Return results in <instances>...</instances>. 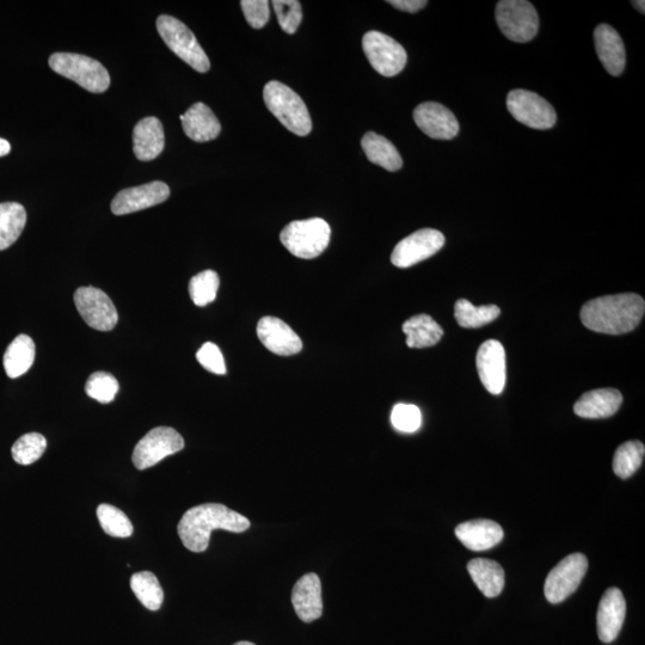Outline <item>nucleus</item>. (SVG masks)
<instances>
[{"mask_svg": "<svg viewBox=\"0 0 645 645\" xmlns=\"http://www.w3.org/2000/svg\"><path fill=\"white\" fill-rule=\"evenodd\" d=\"M644 311V299L638 294H616L589 300L582 306L581 321L595 333L623 335L640 325Z\"/></svg>", "mask_w": 645, "mask_h": 645, "instance_id": "nucleus-1", "label": "nucleus"}, {"mask_svg": "<svg viewBox=\"0 0 645 645\" xmlns=\"http://www.w3.org/2000/svg\"><path fill=\"white\" fill-rule=\"evenodd\" d=\"M249 528L250 521L244 515L220 503H205L184 513L178 522L177 532L189 551L200 554L208 549L212 531L243 533Z\"/></svg>", "mask_w": 645, "mask_h": 645, "instance_id": "nucleus-2", "label": "nucleus"}, {"mask_svg": "<svg viewBox=\"0 0 645 645\" xmlns=\"http://www.w3.org/2000/svg\"><path fill=\"white\" fill-rule=\"evenodd\" d=\"M264 103L276 119L288 131L306 137L312 129V121L306 104L290 86L272 81L264 86Z\"/></svg>", "mask_w": 645, "mask_h": 645, "instance_id": "nucleus-3", "label": "nucleus"}, {"mask_svg": "<svg viewBox=\"0 0 645 645\" xmlns=\"http://www.w3.org/2000/svg\"><path fill=\"white\" fill-rule=\"evenodd\" d=\"M330 226L324 219L312 218L293 221L282 230L284 247L296 257L312 260L324 253L330 242Z\"/></svg>", "mask_w": 645, "mask_h": 645, "instance_id": "nucleus-4", "label": "nucleus"}, {"mask_svg": "<svg viewBox=\"0 0 645 645\" xmlns=\"http://www.w3.org/2000/svg\"><path fill=\"white\" fill-rule=\"evenodd\" d=\"M49 66L58 75L71 79L94 94H102L110 86L106 67L86 55L55 53L49 58Z\"/></svg>", "mask_w": 645, "mask_h": 645, "instance_id": "nucleus-5", "label": "nucleus"}, {"mask_svg": "<svg viewBox=\"0 0 645 645\" xmlns=\"http://www.w3.org/2000/svg\"><path fill=\"white\" fill-rule=\"evenodd\" d=\"M157 29L165 45L184 63L200 73L210 71V59L186 24L175 17L162 15L158 17Z\"/></svg>", "mask_w": 645, "mask_h": 645, "instance_id": "nucleus-6", "label": "nucleus"}, {"mask_svg": "<svg viewBox=\"0 0 645 645\" xmlns=\"http://www.w3.org/2000/svg\"><path fill=\"white\" fill-rule=\"evenodd\" d=\"M495 17L502 34L513 42H530L538 34L537 10L526 0H502L496 5Z\"/></svg>", "mask_w": 645, "mask_h": 645, "instance_id": "nucleus-7", "label": "nucleus"}, {"mask_svg": "<svg viewBox=\"0 0 645 645\" xmlns=\"http://www.w3.org/2000/svg\"><path fill=\"white\" fill-rule=\"evenodd\" d=\"M507 108L516 121L533 129H550L556 125L554 107L536 92L516 89L507 96Z\"/></svg>", "mask_w": 645, "mask_h": 645, "instance_id": "nucleus-8", "label": "nucleus"}, {"mask_svg": "<svg viewBox=\"0 0 645 645\" xmlns=\"http://www.w3.org/2000/svg\"><path fill=\"white\" fill-rule=\"evenodd\" d=\"M184 448V440L174 428L157 427L141 439L133 452V464L138 470L152 468L163 459Z\"/></svg>", "mask_w": 645, "mask_h": 645, "instance_id": "nucleus-9", "label": "nucleus"}, {"mask_svg": "<svg viewBox=\"0 0 645 645\" xmlns=\"http://www.w3.org/2000/svg\"><path fill=\"white\" fill-rule=\"evenodd\" d=\"M368 61L379 75L395 77L407 65L408 54L401 43L380 32H368L362 39Z\"/></svg>", "mask_w": 645, "mask_h": 645, "instance_id": "nucleus-10", "label": "nucleus"}, {"mask_svg": "<svg viewBox=\"0 0 645 645\" xmlns=\"http://www.w3.org/2000/svg\"><path fill=\"white\" fill-rule=\"evenodd\" d=\"M588 569L587 557L571 554L559 562L546 577L544 593L551 604L568 599L579 588Z\"/></svg>", "mask_w": 645, "mask_h": 645, "instance_id": "nucleus-11", "label": "nucleus"}, {"mask_svg": "<svg viewBox=\"0 0 645 645\" xmlns=\"http://www.w3.org/2000/svg\"><path fill=\"white\" fill-rule=\"evenodd\" d=\"M79 315L90 328L112 331L119 322L118 310L106 293L96 287H81L75 293Z\"/></svg>", "mask_w": 645, "mask_h": 645, "instance_id": "nucleus-12", "label": "nucleus"}, {"mask_svg": "<svg viewBox=\"0 0 645 645\" xmlns=\"http://www.w3.org/2000/svg\"><path fill=\"white\" fill-rule=\"evenodd\" d=\"M445 237L438 230L423 229L404 238L392 251L391 262L398 268H409L434 256L444 247Z\"/></svg>", "mask_w": 645, "mask_h": 645, "instance_id": "nucleus-13", "label": "nucleus"}, {"mask_svg": "<svg viewBox=\"0 0 645 645\" xmlns=\"http://www.w3.org/2000/svg\"><path fill=\"white\" fill-rule=\"evenodd\" d=\"M479 378L491 395H500L506 385V352L496 340L485 341L476 358Z\"/></svg>", "mask_w": 645, "mask_h": 645, "instance_id": "nucleus-14", "label": "nucleus"}, {"mask_svg": "<svg viewBox=\"0 0 645 645\" xmlns=\"http://www.w3.org/2000/svg\"><path fill=\"white\" fill-rule=\"evenodd\" d=\"M170 196L168 184L153 181L144 186L121 190L112 202L115 215H126L146 210L167 201Z\"/></svg>", "mask_w": 645, "mask_h": 645, "instance_id": "nucleus-15", "label": "nucleus"}, {"mask_svg": "<svg viewBox=\"0 0 645 645\" xmlns=\"http://www.w3.org/2000/svg\"><path fill=\"white\" fill-rule=\"evenodd\" d=\"M414 120L423 133L435 140H451L459 133L456 115L440 103L420 104L414 110Z\"/></svg>", "mask_w": 645, "mask_h": 645, "instance_id": "nucleus-16", "label": "nucleus"}, {"mask_svg": "<svg viewBox=\"0 0 645 645\" xmlns=\"http://www.w3.org/2000/svg\"><path fill=\"white\" fill-rule=\"evenodd\" d=\"M257 336L263 346L276 355H296L303 349L296 331L279 318L263 317L257 325Z\"/></svg>", "mask_w": 645, "mask_h": 645, "instance_id": "nucleus-17", "label": "nucleus"}, {"mask_svg": "<svg viewBox=\"0 0 645 645\" xmlns=\"http://www.w3.org/2000/svg\"><path fill=\"white\" fill-rule=\"evenodd\" d=\"M626 614V602L618 588H610L601 598L597 625L601 642L612 643L619 636L623 628Z\"/></svg>", "mask_w": 645, "mask_h": 645, "instance_id": "nucleus-18", "label": "nucleus"}, {"mask_svg": "<svg viewBox=\"0 0 645 645\" xmlns=\"http://www.w3.org/2000/svg\"><path fill=\"white\" fill-rule=\"evenodd\" d=\"M292 605L305 623L315 622L323 614L321 580L315 573L300 577L292 591Z\"/></svg>", "mask_w": 645, "mask_h": 645, "instance_id": "nucleus-19", "label": "nucleus"}, {"mask_svg": "<svg viewBox=\"0 0 645 645\" xmlns=\"http://www.w3.org/2000/svg\"><path fill=\"white\" fill-rule=\"evenodd\" d=\"M595 48L601 64L611 76L622 75L626 65V52L622 38L617 30L600 24L594 32Z\"/></svg>", "mask_w": 645, "mask_h": 645, "instance_id": "nucleus-20", "label": "nucleus"}, {"mask_svg": "<svg viewBox=\"0 0 645 645\" xmlns=\"http://www.w3.org/2000/svg\"><path fill=\"white\" fill-rule=\"evenodd\" d=\"M456 536L471 551H485L502 542L505 533L502 527L491 520L463 522L456 528Z\"/></svg>", "mask_w": 645, "mask_h": 645, "instance_id": "nucleus-21", "label": "nucleus"}, {"mask_svg": "<svg viewBox=\"0 0 645 645\" xmlns=\"http://www.w3.org/2000/svg\"><path fill=\"white\" fill-rule=\"evenodd\" d=\"M623 396L616 389H598L585 393L574 405L577 416L583 419H607L617 413Z\"/></svg>", "mask_w": 645, "mask_h": 645, "instance_id": "nucleus-22", "label": "nucleus"}, {"mask_svg": "<svg viewBox=\"0 0 645 645\" xmlns=\"http://www.w3.org/2000/svg\"><path fill=\"white\" fill-rule=\"evenodd\" d=\"M180 119L184 133L196 143H206V141L214 140L218 138L221 132V125L217 116L205 103L193 104L186 113L180 116Z\"/></svg>", "mask_w": 645, "mask_h": 645, "instance_id": "nucleus-23", "label": "nucleus"}, {"mask_svg": "<svg viewBox=\"0 0 645 645\" xmlns=\"http://www.w3.org/2000/svg\"><path fill=\"white\" fill-rule=\"evenodd\" d=\"M164 146V128L157 118H145L134 127L133 150L139 161H153L161 155Z\"/></svg>", "mask_w": 645, "mask_h": 645, "instance_id": "nucleus-24", "label": "nucleus"}, {"mask_svg": "<svg viewBox=\"0 0 645 645\" xmlns=\"http://www.w3.org/2000/svg\"><path fill=\"white\" fill-rule=\"evenodd\" d=\"M468 570L473 582L485 597H499L505 587V571L499 563L476 558L469 562Z\"/></svg>", "mask_w": 645, "mask_h": 645, "instance_id": "nucleus-25", "label": "nucleus"}, {"mask_svg": "<svg viewBox=\"0 0 645 645\" xmlns=\"http://www.w3.org/2000/svg\"><path fill=\"white\" fill-rule=\"evenodd\" d=\"M365 155L373 164L387 171H398L403 167L401 155L391 141L374 132H368L361 140Z\"/></svg>", "mask_w": 645, "mask_h": 645, "instance_id": "nucleus-26", "label": "nucleus"}, {"mask_svg": "<svg viewBox=\"0 0 645 645\" xmlns=\"http://www.w3.org/2000/svg\"><path fill=\"white\" fill-rule=\"evenodd\" d=\"M35 360V343L28 335L17 336L4 354V368L11 379L26 374Z\"/></svg>", "mask_w": 645, "mask_h": 645, "instance_id": "nucleus-27", "label": "nucleus"}, {"mask_svg": "<svg viewBox=\"0 0 645 645\" xmlns=\"http://www.w3.org/2000/svg\"><path fill=\"white\" fill-rule=\"evenodd\" d=\"M403 333L407 335L408 347L419 349L435 346L444 336V330L428 315L408 319L403 324Z\"/></svg>", "mask_w": 645, "mask_h": 645, "instance_id": "nucleus-28", "label": "nucleus"}, {"mask_svg": "<svg viewBox=\"0 0 645 645\" xmlns=\"http://www.w3.org/2000/svg\"><path fill=\"white\" fill-rule=\"evenodd\" d=\"M27 223V212L16 202L0 204V251L8 249L22 235Z\"/></svg>", "mask_w": 645, "mask_h": 645, "instance_id": "nucleus-29", "label": "nucleus"}, {"mask_svg": "<svg viewBox=\"0 0 645 645\" xmlns=\"http://www.w3.org/2000/svg\"><path fill=\"white\" fill-rule=\"evenodd\" d=\"M499 306L487 305L476 307L469 300L459 299L454 306V317L462 328L475 329L494 322L500 316Z\"/></svg>", "mask_w": 645, "mask_h": 645, "instance_id": "nucleus-30", "label": "nucleus"}, {"mask_svg": "<svg viewBox=\"0 0 645 645\" xmlns=\"http://www.w3.org/2000/svg\"><path fill=\"white\" fill-rule=\"evenodd\" d=\"M131 588L135 597L147 610L158 611L162 607L164 592L155 574L141 571L131 577Z\"/></svg>", "mask_w": 645, "mask_h": 645, "instance_id": "nucleus-31", "label": "nucleus"}, {"mask_svg": "<svg viewBox=\"0 0 645 645\" xmlns=\"http://www.w3.org/2000/svg\"><path fill=\"white\" fill-rule=\"evenodd\" d=\"M645 447L641 441H628L620 445L613 458V471L620 478L626 479L641 468Z\"/></svg>", "mask_w": 645, "mask_h": 645, "instance_id": "nucleus-32", "label": "nucleus"}, {"mask_svg": "<svg viewBox=\"0 0 645 645\" xmlns=\"http://www.w3.org/2000/svg\"><path fill=\"white\" fill-rule=\"evenodd\" d=\"M97 518L100 521L103 531L108 536L115 538H128L132 536V522L119 508L110 505H100L97 508Z\"/></svg>", "mask_w": 645, "mask_h": 645, "instance_id": "nucleus-33", "label": "nucleus"}, {"mask_svg": "<svg viewBox=\"0 0 645 645\" xmlns=\"http://www.w3.org/2000/svg\"><path fill=\"white\" fill-rule=\"evenodd\" d=\"M47 448L45 436L29 433L21 436L12 446V458L20 465H32L43 456Z\"/></svg>", "mask_w": 645, "mask_h": 645, "instance_id": "nucleus-34", "label": "nucleus"}, {"mask_svg": "<svg viewBox=\"0 0 645 645\" xmlns=\"http://www.w3.org/2000/svg\"><path fill=\"white\" fill-rule=\"evenodd\" d=\"M219 285V275L214 270H205L190 280V298L196 306L204 307L211 304L217 298Z\"/></svg>", "mask_w": 645, "mask_h": 645, "instance_id": "nucleus-35", "label": "nucleus"}, {"mask_svg": "<svg viewBox=\"0 0 645 645\" xmlns=\"http://www.w3.org/2000/svg\"><path fill=\"white\" fill-rule=\"evenodd\" d=\"M120 385L113 374L96 372L91 374L85 385V392L90 398L102 404L113 402L118 395Z\"/></svg>", "mask_w": 645, "mask_h": 645, "instance_id": "nucleus-36", "label": "nucleus"}, {"mask_svg": "<svg viewBox=\"0 0 645 645\" xmlns=\"http://www.w3.org/2000/svg\"><path fill=\"white\" fill-rule=\"evenodd\" d=\"M274 11L282 30L294 34L303 21V10L298 0H274Z\"/></svg>", "mask_w": 645, "mask_h": 645, "instance_id": "nucleus-37", "label": "nucleus"}, {"mask_svg": "<svg viewBox=\"0 0 645 645\" xmlns=\"http://www.w3.org/2000/svg\"><path fill=\"white\" fill-rule=\"evenodd\" d=\"M391 423L399 432L414 433L422 425L421 410L413 404H397L392 409Z\"/></svg>", "mask_w": 645, "mask_h": 645, "instance_id": "nucleus-38", "label": "nucleus"}, {"mask_svg": "<svg viewBox=\"0 0 645 645\" xmlns=\"http://www.w3.org/2000/svg\"><path fill=\"white\" fill-rule=\"evenodd\" d=\"M196 359H198L200 365L208 372L218 374V376H224L226 374L224 356L217 344L211 342L205 343L199 352L196 353Z\"/></svg>", "mask_w": 645, "mask_h": 645, "instance_id": "nucleus-39", "label": "nucleus"}, {"mask_svg": "<svg viewBox=\"0 0 645 645\" xmlns=\"http://www.w3.org/2000/svg\"><path fill=\"white\" fill-rule=\"evenodd\" d=\"M242 10L245 20L254 29H261L269 21L270 11L267 0H242Z\"/></svg>", "mask_w": 645, "mask_h": 645, "instance_id": "nucleus-40", "label": "nucleus"}, {"mask_svg": "<svg viewBox=\"0 0 645 645\" xmlns=\"http://www.w3.org/2000/svg\"><path fill=\"white\" fill-rule=\"evenodd\" d=\"M398 10L409 12V14H415L422 9H425L428 5L426 0H390L387 2Z\"/></svg>", "mask_w": 645, "mask_h": 645, "instance_id": "nucleus-41", "label": "nucleus"}, {"mask_svg": "<svg viewBox=\"0 0 645 645\" xmlns=\"http://www.w3.org/2000/svg\"><path fill=\"white\" fill-rule=\"evenodd\" d=\"M11 151V145L8 140L0 138V157L8 156Z\"/></svg>", "mask_w": 645, "mask_h": 645, "instance_id": "nucleus-42", "label": "nucleus"}, {"mask_svg": "<svg viewBox=\"0 0 645 645\" xmlns=\"http://www.w3.org/2000/svg\"><path fill=\"white\" fill-rule=\"evenodd\" d=\"M632 5H634L635 8L638 11L642 12V14H644V12H645V6H644L645 3L643 2V0H638V2H632Z\"/></svg>", "mask_w": 645, "mask_h": 645, "instance_id": "nucleus-43", "label": "nucleus"}, {"mask_svg": "<svg viewBox=\"0 0 645 645\" xmlns=\"http://www.w3.org/2000/svg\"><path fill=\"white\" fill-rule=\"evenodd\" d=\"M233 645H256V644L251 643V642H247V641H243V642H238V643L233 644Z\"/></svg>", "mask_w": 645, "mask_h": 645, "instance_id": "nucleus-44", "label": "nucleus"}]
</instances>
